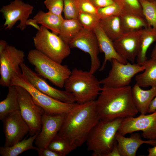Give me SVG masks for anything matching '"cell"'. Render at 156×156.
Returning <instances> with one entry per match:
<instances>
[{
	"label": "cell",
	"instance_id": "cell-16",
	"mask_svg": "<svg viewBox=\"0 0 156 156\" xmlns=\"http://www.w3.org/2000/svg\"><path fill=\"white\" fill-rule=\"evenodd\" d=\"M66 115H52L44 113L42 117L41 130L34 141L38 148H47L58 133Z\"/></svg>",
	"mask_w": 156,
	"mask_h": 156
},
{
	"label": "cell",
	"instance_id": "cell-32",
	"mask_svg": "<svg viewBox=\"0 0 156 156\" xmlns=\"http://www.w3.org/2000/svg\"><path fill=\"white\" fill-rule=\"evenodd\" d=\"M83 27L93 30L99 24L98 16L91 14L79 12L77 19Z\"/></svg>",
	"mask_w": 156,
	"mask_h": 156
},
{
	"label": "cell",
	"instance_id": "cell-12",
	"mask_svg": "<svg viewBox=\"0 0 156 156\" xmlns=\"http://www.w3.org/2000/svg\"><path fill=\"white\" fill-rule=\"evenodd\" d=\"M71 48L78 49L90 55L91 65L89 71L94 74L100 67L98 57L100 52L96 35L93 30L83 27L69 44Z\"/></svg>",
	"mask_w": 156,
	"mask_h": 156
},
{
	"label": "cell",
	"instance_id": "cell-31",
	"mask_svg": "<svg viewBox=\"0 0 156 156\" xmlns=\"http://www.w3.org/2000/svg\"><path fill=\"white\" fill-rule=\"evenodd\" d=\"M122 12L134 14L144 17L139 0H114Z\"/></svg>",
	"mask_w": 156,
	"mask_h": 156
},
{
	"label": "cell",
	"instance_id": "cell-6",
	"mask_svg": "<svg viewBox=\"0 0 156 156\" xmlns=\"http://www.w3.org/2000/svg\"><path fill=\"white\" fill-rule=\"evenodd\" d=\"M13 85L20 86L27 90L35 103L47 114H67L76 103H68L61 101L39 91L28 81L22 73L21 70L13 75L10 86Z\"/></svg>",
	"mask_w": 156,
	"mask_h": 156
},
{
	"label": "cell",
	"instance_id": "cell-42",
	"mask_svg": "<svg viewBox=\"0 0 156 156\" xmlns=\"http://www.w3.org/2000/svg\"><path fill=\"white\" fill-rule=\"evenodd\" d=\"M6 41L3 40H0V54L2 53L8 45Z\"/></svg>",
	"mask_w": 156,
	"mask_h": 156
},
{
	"label": "cell",
	"instance_id": "cell-44",
	"mask_svg": "<svg viewBox=\"0 0 156 156\" xmlns=\"http://www.w3.org/2000/svg\"><path fill=\"white\" fill-rule=\"evenodd\" d=\"M151 57V58H156V43L152 52Z\"/></svg>",
	"mask_w": 156,
	"mask_h": 156
},
{
	"label": "cell",
	"instance_id": "cell-20",
	"mask_svg": "<svg viewBox=\"0 0 156 156\" xmlns=\"http://www.w3.org/2000/svg\"><path fill=\"white\" fill-rule=\"evenodd\" d=\"M132 94L134 103L138 112L146 114L148 113L150 104L156 95V87L144 90L135 84L132 88Z\"/></svg>",
	"mask_w": 156,
	"mask_h": 156
},
{
	"label": "cell",
	"instance_id": "cell-26",
	"mask_svg": "<svg viewBox=\"0 0 156 156\" xmlns=\"http://www.w3.org/2000/svg\"><path fill=\"white\" fill-rule=\"evenodd\" d=\"M120 16L123 33L137 31L148 27L144 17L140 15L122 12Z\"/></svg>",
	"mask_w": 156,
	"mask_h": 156
},
{
	"label": "cell",
	"instance_id": "cell-9",
	"mask_svg": "<svg viewBox=\"0 0 156 156\" xmlns=\"http://www.w3.org/2000/svg\"><path fill=\"white\" fill-rule=\"evenodd\" d=\"M111 62L112 67L107 76L100 80L103 85L114 88L129 86L134 76L144 70L143 66L138 63L128 62L125 64L115 59L112 60Z\"/></svg>",
	"mask_w": 156,
	"mask_h": 156
},
{
	"label": "cell",
	"instance_id": "cell-13",
	"mask_svg": "<svg viewBox=\"0 0 156 156\" xmlns=\"http://www.w3.org/2000/svg\"><path fill=\"white\" fill-rule=\"evenodd\" d=\"M33 9V6L21 0H14L9 4L3 6L0 12L5 20L3 24L5 29H11L19 21L20 23L17 27L21 30L25 29L27 26L26 22Z\"/></svg>",
	"mask_w": 156,
	"mask_h": 156
},
{
	"label": "cell",
	"instance_id": "cell-15",
	"mask_svg": "<svg viewBox=\"0 0 156 156\" xmlns=\"http://www.w3.org/2000/svg\"><path fill=\"white\" fill-rule=\"evenodd\" d=\"M20 67L22 73L28 81L39 91L63 102L76 103L75 99L72 94L65 90H61L52 87L24 63L21 64Z\"/></svg>",
	"mask_w": 156,
	"mask_h": 156
},
{
	"label": "cell",
	"instance_id": "cell-35",
	"mask_svg": "<svg viewBox=\"0 0 156 156\" xmlns=\"http://www.w3.org/2000/svg\"><path fill=\"white\" fill-rule=\"evenodd\" d=\"M44 3L49 12L62 16L64 8V0H45Z\"/></svg>",
	"mask_w": 156,
	"mask_h": 156
},
{
	"label": "cell",
	"instance_id": "cell-23",
	"mask_svg": "<svg viewBox=\"0 0 156 156\" xmlns=\"http://www.w3.org/2000/svg\"><path fill=\"white\" fill-rule=\"evenodd\" d=\"M38 134L23 139L11 146H0V155L2 156H17L29 150L34 149L37 151L38 148L33 146V143Z\"/></svg>",
	"mask_w": 156,
	"mask_h": 156
},
{
	"label": "cell",
	"instance_id": "cell-36",
	"mask_svg": "<svg viewBox=\"0 0 156 156\" xmlns=\"http://www.w3.org/2000/svg\"><path fill=\"white\" fill-rule=\"evenodd\" d=\"M77 4L79 12L91 14L97 16V9L89 0H77Z\"/></svg>",
	"mask_w": 156,
	"mask_h": 156
},
{
	"label": "cell",
	"instance_id": "cell-5",
	"mask_svg": "<svg viewBox=\"0 0 156 156\" xmlns=\"http://www.w3.org/2000/svg\"><path fill=\"white\" fill-rule=\"evenodd\" d=\"M27 58L38 74L56 86L64 87L71 72L67 65L55 62L36 49L29 51Z\"/></svg>",
	"mask_w": 156,
	"mask_h": 156
},
{
	"label": "cell",
	"instance_id": "cell-4",
	"mask_svg": "<svg viewBox=\"0 0 156 156\" xmlns=\"http://www.w3.org/2000/svg\"><path fill=\"white\" fill-rule=\"evenodd\" d=\"M123 118L100 120L89 133L86 142L93 156H107L116 142V135Z\"/></svg>",
	"mask_w": 156,
	"mask_h": 156
},
{
	"label": "cell",
	"instance_id": "cell-45",
	"mask_svg": "<svg viewBox=\"0 0 156 156\" xmlns=\"http://www.w3.org/2000/svg\"><path fill=\"white\" fill-rule=\"evenodd\" d=\"M147 0L149 1H154L156 0Z\"/></svg>",
	"mask_w": 156,
	"mask_h": 156
},
{
	"label": "cell",
	"instance_id": "cell-29",
	"mask_svg": "<svg viewBox=\"0 0 156 156\" xmlns=\"http://www.w3.org/2000/svg\"><path fill=\"white\" fill-rule=\"evenodd\" d=\"M77 148L67 139L58 134L52 140L47 147L60 156H65Z\"/></svg>",
	"mask_w": 156,
	"mask_h": 156
},
{
	"label": "cell",
	"instance_id": "cell-14",
	"mask_svg": "<svg viewBox=\"0 0 156 156\" xmlns=\"http://www.w3.org/2000/svg\"><path fill=\"white\" fill-rule=\"evenodd\" d=\"M2 121L5 137L4 146H11L21 141L29 133V126L19 110L7 114Z\"/></svg>",
	"mask_w": 156,
	"mask_h": 156
},
{
	"label": "cell",
	"instance_id": "cell-22",
	"mask_svg": "<svg viewBox=\"0 0 156 156\" xmlns=\"http://www.w3.org/2000/svg\"><path fill=\"white\" fill-rule=\"evenodd\" d=\"M38 24H40L53 33L59 35L60 26L64 19L62 16H59L49 11L45 12L39 11L33 17Z\"/></svg>",
	"mask_w": 156,
	"mask_h": 156
},
{
	"label": "cell",
	"instance_id": "cell-18",
	"mask_svg": "<svg viewBox=\"0 0 156 156\" xmlns=\"http://www.w3.org/2000/svg\"><path fill=\"white\" fill-rule=\"evenodd\" d=\"M96 36L100 52L104 54V59L99 69L102 71L104 69L108 61L115 59L119 62L126 64L128 61L120 55L114 47V42L105 34L99 24L93 30Z\"/></svg>",
	"mask_w": 156,
	"mask_h": 156
},
{
	"label": "cell",
	"instance_id": "cell-28",
	"mask_svg": "<svg viewBox=\"0 0 156 156\" xmlns=\"http://www.w3.org/2000/svg\"><path fill=\"white\" fill-rule=\"evenodd\" d=\"M83 28L77 19H64L60 26L59 36L65 42L69 45Z\"/></svg>",
	"mask_w": 156,
	"mask_h": 156
},
{
	"label": "cell",
	"instance_id": "cell-2",
	"mask_svg": "<svg viewBox=\"0 0 156 156\" xmlns=\"http://www.w3.org/2000/svg\"><path fill=\"white\" fill-rule=\"evenodd\" d=\"M130 86L114 88L103 85L95 100L100 120L134 117L138 112L133 101Z\"/></svg>",
	"mask_w": 156,
	"mask_h": 156
},
{
	"label": "cell",
	"instance_id": "cell-39",
	"mask_svg": "<svg viewBox=\"0 0 156 156\" xmlns=\"http://www.w3.org/2000/svg\"><path fill=\"white\" fill-rule=\"evenodd\" d=\"M107 156H121L117 147L116 142L115 143L112 150L108 154Z\"/></svg>",
	"mask_w": 156,
	"mask_h": 156
},
{
	"label": "cell",
	"instance_id": "cell-21",
	"mask_svg": "<svg viewBox=\"0 0 156 156\" xmlns=\"http://www.w3.org/2000/svg\"><path fill=\"white\" fill-rule=\"evenodd\" d=\"M140 65L144 70L135 76L136 84L141 87H156V58L147 59Z\"/></svg>",
	"mask_w": 156,
	"mask_h": 156
},
{
	"label": "cell",
	"instance_id": "cell-24",
	"mask_svg": "<svg viewBox=\"0 0 156 156\" xmlns=\"http://www.w3.org/2000/svg\"><path fill=\"white\" fill-rule=\"evenodd\" d=\"M8 88L6 97L0 102V120L2 121L7 114L20 110L16 86H10Z\"/></svg>",
	"mask_w": 156,
	"mask_h": 156
},
{
	"label": "cell",
	"instance_id": "cell-19",
	"mask_svg": "<svg viewBox=\"0 0 156 156\" xmlns=\"http://www.w3.org/2000/svg\"><path fill=\"white\" fill-rule=\"evenodd\" d=\"M116 139L121 156H136L138 149L143 144L154 146L156 145V140H143L138 133H133L129 138H127L117 132Z\"/></svg>",
	"mask_w": 156,
	"mask_h": 156
},
{
	"label": "cell",
	"instance_id": "cell-34",
	"mask_svg": "<svg viewBox=\"0 0 156 156\" xmlns=\"http://www.w3.org/2000/svg\"><path fill=\"white\" fill-rule=\"evenodd\" d=\"M122 12L119 6L115 3L107 6L97 9V16L99 19L120 16Z\"/></svg>",
	"mask_w": 156,
	"mask_h": 156
},
{
	"label": "cell",
	"instance_id": "cell-38",
	"mask_svg": "<svg viewBox=\"0 0 156 156\" xmlns=\"http://www.w3.org/2000/svg\"><path fill=\"white\" fill-rule=\"evenodd\" d=\"M37 151L39 156H60L55 152L47 148H38Z\"/></svg>",
	"mask_w": 156,
	"mask_h": 156
},
{
	"label": "cell",
	"instance_id": "cell-27",
	"mask_svg": "<svg viewBox=\"0 0 156 156\" xmlns=\"http://www.w3.org/2000/svg\"><path fill=\"white\" fill-rule=\"evenodd\" d=\"M155 41L156 29L151 27L144 28L140 38L139 52L136 58L137 63L140 65L147 59V51Z\"/></svg>",
	"mask_w": 156,
	"mask_h": 156
},
{
	"label": "cell",
	"instance_id": "cell-10",
	"mask_svg": "<svg viewBox=\"0 0 156 156\" xmlns=\"http://www.w3.org/2000/svg\"><path fill=\"white\" fill-rule=\"evenodd\" d=\"M138 131H142V136L145 139L156 140V111L123 118L118 132L125 136Z\"/></svg>",
	"mask_w": 156,
	"mask_h": 156
},
{
	"label": "cell",
	"instance_id": "cell-11",
	"mask_svg": "<svg viewBox=\"0 0 156 156\" xmlns=\"http://www.w3.org/2000/svg\"><path fill=\"white\" fill-rule=\"evenodd\" d=\"M25 54L22 50L8 45L0 54V84L8 87L13 75L21 70V64L24 63Z\"/></svg>",
	"mask_w": 156,
	"mask_h": 156
},
{
	"label": "cell",
	"instance_id": "cell-7",
	"mask_svg": "<svg viewBox=\"0 0 156 156\" xmlns=\"http://www.w3.org/2000/svg\"><path fill=\"white\" fill-rule=\"evenodd\" d=\"M36 49L55 62L62 64L70 53L69 45L59 35L40 26L33 38Z\"/></svg>",
	"mask_w": 156,
	"mask_h": 156
},
{
	"label": "cell",
	"instance_id": "cell-37",
	"mask_svg": "<svg viewBox=\"0 0 156 156\" xmlns=\"http://www.w3.org/2000/svg\"><path fill=\"white\" fill-rule=\"evenodd\" d=\"M97 9L103 8L114 3V0H89Z\"/></svg>",
	"mask_w": 156,
	"mask_h": 156
},
{
	"label": "cell",
	"instance_id": "cell-40",
	"mask_svg": "<svg viewBox=\"0 0 156 156\" xmlns=\"http://www.w3.org/2000/svg\"><path fill=\"white\" fill-rule=\"evenodd\" d=\"M155 111H156V95L150 104L148 113H151Z\"/></svg>",
	"mask_w": 156,
	"mask_h": 156
},
{
	"label": "cell",
	"instance_id": "cell-33",
	"mask_svg": "<svg viewBox=\"0 0 156 156\" xmlns=\"http://www.w3.org/2000/svg\"><path fill=\"white\" fill-rule=\"evenodd\" d=\"M63 12L65 19H77L79 13L77 0H64Z\"/></svg>",
	"mask_w": 156,
	"mask_h": 156
},
{
	"label": "cell",
	"instance_id": "cell-3",
	"mask_svg": "<svg viewBox=\"0 0 156 156\" xmlns=\"http://www.w3.org/2000/svg\"><path fill=\"white\" fill-rule=\"evenodd\" d=\"M100 81L89 71L75 68L65 83V90L72 94L76 103L81 104L96 100L102 87Z\"/></svg>",
	"mask_w": 156,
	"mask_h": 156
},
{
	"label": "cell",
	"instance_id": "cell-17",
	"mask_svg": "<svg viewBox=\"0 0 156 156\" xmlns=\"http://www.w3.org/2000/svg\"><path fill=\"white\" fill-rule=\"evenodd\" d=\"M143 29L124 33L113 41L118 53L132 63L134 62L139 52L140 38Z\"/></svg>",
	"mask_w": 156,
	"mask_h": 156
},
{
	"label": "cell",
	"instance_id": "cell-1",
	"mask_svg": "<svg viewBox=\"0 0 156 156\" xmlns=\"http://www.w3.org/2000/svg\"><path fill=\"white\" fill-rule=\"evenodd\" d=\"M95 100L81 104L76 103L66 116L57 134L68 140L77 147L86 142L90 131L100 120Z\"/></svg>",
	"mask_w": 156,
	"mask_h": 156
},
{
	"label": "cell",
	"instance_id": "cell-25",
	"mask_svg": "<svg viewBox=\"0 0 156 156\" xmlns=\"http://www.w3.org/2000/svg\"><path fill=\"white\" fill-rule=\"evenodd\" d=\"M99 24L105 34L113 41L123 33L120 15L100 19Z\"/></svg>",
	"mask_w": 156,
	"mask_h": 156
},
{
	"label": "cell",
	"instance_id": "cell-43",
	"mask_svg": "<svg viewBox=\"0 0 156 156\" xmlns=\"http://www.w3.org/2000/svg\"><path fill=\"white\" fill-rule=\"evenodd\" d=\"M147 151L148 156H156V145L153 148H149Z\"/></svg>",
	"mask_w": 156,
	"mask_h": 156
},
{
	"label": "cell",
	"instance_id": "cell-41",
	"mask_svg": "<svg viewBox=\"0 0 156 156\" xmlns=\"http://www.w3.org/2000/svg\"><path fill=\"white\" fill-rule=\"evenodd\" d=\"M38 24L36 21L33 18L32 19H28L26 22V24L27 26H32L38 31L40 29V26H39Z\"/></svg>",
	"mask_w": 156,
	"mask_h": 156
},
{
	"label": "cell",
	"instance_id": "cell-8",
	"mask_svg": "<svg viewBox=\"0 0 156 156\" xmlns=\"http://www.w3.org/2000/svg\"><path fill=\"white\" fill-rule=\"evenodd\" d=\"M21 115L29 129V134L33 136L40 133L44 110L34 102L30 93L25 89L16 86Z\"/></svg>",
	"mask_w": 156,
	"mask_h": 156
},
{
	"label": "cell",
	"instance_id": "cell-30",
	"mask_svg": "<svg viewBox=\"0 0 156 156\" xmlns=\"http://www.w3.org/2000/svg\"><path fill=\"white\" fill-rule=\"evenodd\" d=\"M139 0L143 15L147 23L148 27L156 29V0L153 1Z\"/></svg>",
	"mask_w": 156,
	"mask_h": 156
}]
</instances>
